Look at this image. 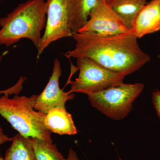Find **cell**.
Here are the masks:
<instances>
[{
  "label": "cell",
  "instance_id": "obj_1",
  "mask_svg": "<svg viewBox=\"0 0 160 160\" xmlns=\"http://www.w3.org/2000/svg\"><path fill=\"white\" fill-rule=\"evenodd\" d=\"M74 49L66 52L68 58L86 57L112 71L128 75L137 71L150 60L142 51L132 31L112 36L89 32L72 33Z\"/></svg>",
  "mask_w": 160,
  "mask_h": 160
},
{
  "label": "cell",
  "instance_id": "obj_2",
  "mask_svg": "<svg viewBox=\"0 0 160 160\" xmlns=\"http://www.w3.org/2000/svg\"><path fill=\"white\" fill-rule=\"evenodd\" d=\"M47 5L45 0H29L20 3L12 12L0 19V45L6 47L23 38L38 48L45 29Z\"/></svg>",
  "mask_w": 160,
  "mask_h": 160
},
{
  "label": "cell",
  "instance_id": "obj_3",
  "mask_svg": "<svg viewBox=\"0 0 160 160\" xmlns=\"http://www.w3.org/2000/svg\"><path fill=\"white\" fill-rule=\"evenodd\" d=\"M9 95L0 97V115L24 137L37 138L52 143L51 132L45 125L46 114L34 109L38 95L27 97L15 95L12 98Z\"/></svg>",
  "mask_w": 160,
  "mask_h": 160
},
{
  "label": "cell",
  "instance_id": "obj_4",
  "mask_svg": "<svg viewBox=\"0 0 160 160\" xmlns=\"http://www.w3.org/2000/svg\"><path fill=\"white\" fill-rule=\"evenodd\" d=\"M144 88L142 83L125 84L87 94L92 106L103 114L116 121L129 114L135 100Z\"/></svg>",
  "mask_w": 160,
  "mask_h": 160
},
{
  "label": "cell",
  "instance_id": "obj_5",
  "mask_svg": "<svg viewBox=\"0 0 160 160\" xmlns=\"http://www.w3.org/2000/svg\"><path fill=\"white\" fill-rule=\"evenodd\" d=\"M79 70L78 77L70 81L71 89L69 94L78 92L87 94L101 91L123 83L125 75L112 71L89 58L77 59Z\"/></svg>",
  "mask_w": 160,
  "mask_h": 160
},
{
  "label": "cell",
  "instance_id": "obj_6",
  "mask_svg": "<svg viewBox=\"0 0 160 160\" xmlns=\"http://www.w3.org/2000/svg\"><path fill=\"white\" fill-rule=\"evenodd\" d=\"M71 0H47L46 28L38 49V58L50 44L63 38L72 37L69 26Z\"/></svg>",
  "mask_w": 160,
  "mask_h": 160
},
{
  "label": "cell",
  "instance_id": "obj_7",
  "mask_svg": "<svg viewBox=\"0 0 160 160\" xmlns=\"http://www.w3.org/2000/svg\"><path fill=\"white\" fill-rule=\"evenodd\" d=\"M89 17L86 25L78 32H89L101 35L112 36L132 31L106 0H98Z\"/></svg>",
  "mask_w": 160,
  "mask_h": 160
},
{
  "label": "cell",
  "instance_id": "obj_8",
  "mask_svg": "<svg viewBox=\"0 0 160 160\" xmlns=\"http://www.w3.org/2000/svg\"><path fill=\"white\" fill-rule=\"evenodd\" d=\"M62 74L61 63L58 59L54 60L53 70L49 82L42 92L35 101L34 109L41 113L47 114L52 109H65V104L69 100L73 99L75 95L69 94L60 89L59 80Z\"/></svg>",
  "mask_w": 160,
  "mask_h": 160
},
{
  "label": "cell",
  "instance_id": "obj_9",
  "mask_svg": "<svg viewBox=\"0 0 160 160\" xmlns=\"http://www.w3.org/2000/svg\"><path fill=\"white\" fill-rule=\"evenodd\" d=\"M160 30V0H152L139 12L132 31L138 38H141Z\"/></svg>",
  "mask_w": 160,
  "mask_h": 160
},
{
  "label": "cell",
  "instance_id": "obj_10",
  "mask_svg": "<svg viewBox=\"0 0 160 160\" xmlns=\"http://www.w3.org/2000/svg\"><path fill=\"white\" fill-rule=\"evenodd\" d=\"M45 125L51 132L60 135L76 134L78 130L71 114L66 109H52L46 114Z\"/></svg>",
  "mask_w": 160,
  "mask_h": 160
},
{
  "label": "cell",
  "instance_id": "obj_11",
  "mask_svg": "<svg viewBox=\"0 0 160 160\" xmlns=\"http://www.w3.org/2000/svg\"><path fill=\"white\" fill-rule=\"evenodd\" d=\"M148 0H109V7L122 18L126 27L132 30L135 20Z\"/></svg>",
  "mask_w": 160,
  "mask_h": 160
},
{
  "label": "cell",
  "instance_id": "obj_12",
  "mask_svg": "<svg viewBox=\"0 0 160 160\" xmlns=\"http://www.w3.org/2000/svg\"><path fill=\"white\" fill-rule=\"evenodd\" d=\"M98 0H71L69 24L72 33L78 32L86 25Z\"/></svg>",
  "mask_w": 160,
  "mask_h": 160
},
{
  "label": "cell",
  "instance_id": "obj_13",
  "mask_svg": "<svg viewBox=\"0 0 160 160\" xmlns=\"http://www.w3.org/2000/svg\"><path fill=\"white\" fill-rule=\"evenodd\" d=\"M6 151L4 160H34L33 149L28 138L18 133Z\"/></svg>",
  "mask_w": 160,
  "mask_h": 160
},
{
  "label": "cell",
  "instance_id": "obj_14",
  "mask_svg": "<svg viewBox=\"0 0 160 160\" xmlns=\"http://www.w3.org/2000/svg\"><path fill=\"white\" fill-rule=\"evenodd\" d=\"M33 149L34 160H66L53 143L37 138H28Z\"/></svg>",
  "mask_w": 160,
  "mask_h": 160
},
{
  "label": "cell",
  "instance_id": "obj_15",
  "mask_svg": "<svg viewBox=\"0 0 160 160\" xmlns=\"http://www.w3.org/2000/svg\"><path fill=\"white\" fill-rule=\"evenodd\" d=\"M3 56L0 55V62H2V60ZM26 77H21L19 80L17 82V83L14 85V86H12L9 89H6V90L0 91V95L2 94H9L11 95L14 94L15 95H18L20 93V92L22 89L23 83L26 81Z\"/></svg>",
  "mask_w": 160,
  "mask_h": 160
},
{
  "label": "cell",
  "instance_id": "obj_16",
  "mask_svg": "<svg viewBox=\"0 0 160 160\" xmlns=\"http://www.w3.org/2000/svg\"><path fill=\"white\" fill-rule=\"evenodd\" d=\"M152 101L157 113L160 118V91L156 90L152 93Z\"/></svg>",
  "mask_w": 160,
  "mask_h": 160
},
{
  "label": "cell",
  "instance_id": "obj_17",
  "mask_svg": "<svg viewBox=\"0 0 160 160\" xmlns=\"http://www.w3.org/2000/svg\"><path fill=\"white\" fill-rule=\"evenodd\" d=\"M13 138H9L4 134L2 129L0 127V146L7 142L12 141Z\"/></svg>",
  "mask_w": 160,
  "mask_h": 160
},
{
  "label": "cell",
  "instance_id": "obj_18",
  "mask_svg": "<svg viewBox=\"0 0 160 160\" xmlns=\"http://www.w3.org/2000/svg\"><path fill=\"white\" fill-rule=\"evenodd\" d=\"M66 160H79L75 151L72 149H69L68 157Z\"/></svg>",
  "mask_w": 160,
  "mask_h": 160
},
{
  "label": "cell",
  "instance_id": "obj_19",
  "mask_svg": "<svg viewBox=\"0 0 160 160\" xmlns=\"http://www.w3.org/2000/svg\"><path fill=\"white\" fill-rule=\"evenodd\" d=\"M0 160H4V159L3 158H0Z\"/></svg>",
  "mask_w": 160,
  "mask_h": 160
},
{
  "label": "cell",
  "instance_id": "obj_20",
  "mask_svg": "<svg viewBox=\"0 0 160 160\" xmlns=\"http://www.w3.org/2000/svg\"><path fill=\"white\" fill-rule=\"evenodd\" d=\"M109 0H106V2H108V1H109Z\"/></svg>",
  "mask_w": 160,
  "mask_h": 160
},
{
  "label": "cell",
  "instance_id": "obj_21",
  "mask_svg": "<svg viewBox=\"0 0 160 160\" xmlns=\"http://www.w3.org/2000/svg\"><path fill=\"white\" fill-rule=\"evenodd\" d=\"M2 1V0H0V1Z\"/></svg>",
  "mask_w": 160,
  "mask_h": 160
}]
</instances>
